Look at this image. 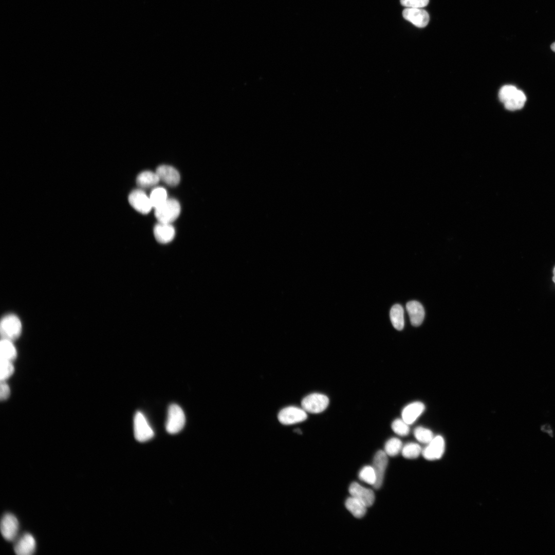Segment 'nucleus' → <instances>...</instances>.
<instances>
[{"label": "nucleus", "instance_id": "nucleus-27", "mask_svg": "<svg viewBox=\"0 0 555 555\" xmlns=\"http://www.w3.org/2000/svg\"><path fill=\"white\" fill-rule=\"evenodd\" d=\"M359 478L369 485H374L376 481V475L373 466H365L359 471Z\"/></svg>", "mask_w": 555, "mask_h": 555}, {"label": "nucleus", "instance_id": "nucleus-23", "mask_svg": "<svg viewBox=\"0 0 555 555\" xmlns=\"http://www.w3.org/2000/svg\"><path fill=\"white\" fill-rule=\"evenodd\" d=\"M402 447V443L400 439L397 437H392L385 442L384 452L388 456L394 457L401 451Z\"/></svg>", "mask_w": 555, "mask_h": 555}, {"label": "nucleus", "instance_id": "nucleus-29", "mask_svg": "<svg viewBox=\"0 0 555 555\" xmlns=\"http://www.w3.org/2000/svg\"><path fill=\"white\" fill-rule=\"evenodd\" d=\"M409 425L402 418H397L392 422L391 428L394 432L398 435L405 436L410 433Z\"/></svg>", "mask_w": 555, "mask_h": 555}, {"label": "nucleus", "instance_id": "nucleus-10", "mask_svg": "<svg viewBox=\"0 0 555 555\" xmlns=\"http://www.w3.org/2000/svg\"><path fill=\"white\" fill-rule=\"evenodd\" d=\"M128 201L136 210L144 214H147L152 207L150 198L140 189L135 190L130 194Z\"/></svg>", "mask_w": 555, "mask_h": 555}, {"label": "nucleus", "instance_id": "nucleus-18", "mask_svg": "<svg viewBox=\"0 0 555 555\" xmlns=\"http://www.w3.org/2000/svg\"><path fill=\"white\" fill-rule=\"evenodd\" d=\"M1 359L14 362L17 357V351L13 341L1 339L0 342Z\"/></svg>", "mask_w": 555, "mask_h": 555}, {"label": "nucleus", "instance_id": "nucleus-8", "mask_svg": "<svg viewBox=\"0 0 555 555\" xmlns=\"http://www.w3.org/2000/svg\"><path fill=\"white\" fill-rule=\"evenodd\" d=\"M445 449V442L440 435L434 436L433 439L422 449L421 454L428 460H435L440 459L443 455Z\"/></svg>", "mask_w": 555, "mask_h": 555}, {"label": "nucleus", "instance_id": "nucleus-15", "mask_svg": "<svg viewBox=\"0 0 555 555\" xmlns=\"http://www.w3.org/2000/svg\"><path fill=\"white\" fill-rule=\"evenodd\" d=\"M156 173L160 180L170 186H176L179 182L180 175L178 172L171 166L160 165L157 168Z\"/></svg>", "mask_w": 555, "mask_h": 555}, {"label": "nucleus", "instance_id": "nucleus-32", "mask_svg": "<svg viewBox=\"0 0 555 555\" xmlns=\"http://www.w3.org/2000/svg\"><path fill=\"white\" fill-rule=\"evenodd\" d=\"M11 395V388L7 381H1L0 399L1 401L7 400Z\"/></svg>", "mask_w": 555, "mask_h": 555}, {"label": "nucleus", "instance_id": "nucleus-33", "mask_svg": "<svg viewBox=\"0 0 555 555\" xmlns=\"http://www.w3.org/2000/svg\"><path fill=\"white\" fill-rule=\"evenodd\" d=\"M550 48L552 51L555 52V42L551 45Z\"/></svg>", "mask_w": 555, "mask_h": 555}, {"label": "nucleus", "instance_id": "nucleus-12", "mask_svg": "<svg viewBox=\"0 0 555 555\" xmlns=\"http://www.w3.org/2000/svg\"><path fill=\"white\" fill-rule=\"evenodd\" d=\"M350 496L356 498L367 507L373 505L375 502V496L373 491L365 488L357 482L352 483L348 489Z\"/></svg>", "mask_w": 555, "mask_h": 555}, {"label": "nucleus", "instance_id": "nucleus-25", "mask_svg": "<svg viewBox=\"0 0 555 555\" xmlns=\"http://www.w3.org/2000/svg\"><path fill=\"white\" fill-rule=\"evenodd\" d=\"M422 450L420 446L418 443L409 442L403 446L401 452L405 458L415 459L421 454Z\"/></svg>", "mask_w": 555, "mask_h": 555}, {"label": "nucleus", "instance_id": "nucleus-5", "mask_svg": "<svg viewBox=\"0 0 555 555\" xmlns=\"http://www.w3.org/2000/svg\"><path fill=\"white\" fill-rule=\"evenodd\" d=\"M278 418L282 424L289 425L304 421L307 419V415L303 408L288 406L279 412Z\"/></svg>", "mask_w": 555, "mask_h": 555}, {"label": "nucleus", "instance_id": "nucleus-31", "mask_svg": "<svg viewBox=\"0 0 555 555\" xmlns=\"http://www.w3.org/2000/svg\"><path fill=\"white\" fill-rule=\"evenodd\" d=\"M400 2L406 8H421L428 5L429 0H400Z\"/></svg>", "mask_w": 555, "mask_h": 555}, {"label": "nucleus", "instance_id": "nucleus-14", "mask_svg": "<svg viewBox=\"0 0 555 555\" xmlns=\"http://www.w3.org/2000/svg\"><path fill=\"white\" fill-rule=\"evenodd\" d=\"M425 410L424 403L414 401L406 405L401 412V418L409 425L413 424Z\"/></svg>", "mask_w": 555, "mask_h": 555}, {"label": "nucleus", "instance_id": "nucleus-3", "mask_svg": "<svg viewBox=\"0 0 555 555\" xmlns=\"http://www.w3.org/2000/svg\"><path fill=\"white\" fill-rule=\"evenodd\" d=\"M329 403V400L326 395L314 393L304 397L301 401V406L306 412L318 414L325 410Z\"/></svg>", "mask_w": 555, "mask_h": 555}, {"label": "nucleus", "instance_id": "nucleus-35", "mask_svg": "<svg viewBox=\"0 0 555 555\" xmlns=\"http://www.w3.org/2000/svg\"><path fill=\"white\" fill-rule=\"evenodd\" d=\"M552 280L554 282V283H555V275H553V276L552 278Z\"/></svg>", "mask_w": 555, "mask_h": 555}, {"label": "nucleus", "instance_id": "nucleus-2", "mask_svg": "<svg viewBox=\"0 0 555 555\" xmlns=\"http://www.w3.org/2000/svg\"><path fill=\"white\" fill-rule=\"evenodd\" d=\"M180 212V206L178 201L170 198L155 208V215L159 223L170 224L178 217Z\"/></svg>", "mask_w": 555, "mask_h": 555}, {"label": "nucleus", "instance_id": "nucleus-22", "mask_svg": "<svg viewBox=\"0 0 555 555\" xmlns=\"http://www.w3.org/2000/svg\"><path fill=\"white\" fill-rule=\"evenodd\" d=\"M526 101V97L523 91L518 89L515 94L504 103L506 109L515 110L523 107Z\"/></svg>", "mask_w": 555, "mask_h": 555}, {"label": "nucleus", "instance_id": "nucleus-30", "mask_svg": "<svg viewBox=\"0 0 555 555\" xmlns=\"http://www.w3.org/2000/svg\"><path fill=\"white\" fill-rule=\"evenodd\" d=\"M518 89L512 85H506L503 86L498 92V97L500 101L504 103L512 97L517 91Z\"/></svg>", "mask_w": 555, "mask_h": 555}, {"label": "nucleus", "instance_id": "nucleus-34", "mask_svg": "<svg viewBox=\"0 0 555 555\" xmlns=\"http://www.w3.org/2000/svg\"><path fill=\"white\" fill-rule=\"evenodd\" d=\"M295 432L299 434H302L301 431L300 429H296Z\"/></svg>", "mask_w": 555, "mask_h": 555}, {"label": "nucleus", "instance_id": "nucleus-11", "mask_svg": "<svg viewBox=\"0 0 555 555\" xmlns=\"http://www.w3.org/2000/svg\"><path fill=\"white\" fill-rule=\"evenodd\" d=\"M404 18L419 28L425 27L430 20L428 13L421 8H406L402 11Z\"/></svg>", "mask_w": 555, "mask_h": 555}, {"label": "nucleus", "instance_id": "nucleus-9", "mask_svg": "<svg viewBox=\"0 0 555 555\" xmlns=\"http://www.w3.org/2000/svg\"><path fill=\"white\" fill-rule=\"evenodd\" d=\"M387 464L388 455L384 451H378L373 461V467L376 475V481L373 487L376 489H379L382 485Z\"/></svg>", "mask_w": 555, "mask_h": 555}, {"label": "nucleus", "instance_id": "nucleus-20", "mask_svg": "<svg viewBox=\"0 0 555 555\" xmlns=\"http://www.w3.org/2000/svg\"><path fill=\"white\" fill-rule=\"evenodd\" d=\"M160 179L157 174L151 171H144L136 179L138 186L142 188H149L156 185Z\"/></svg>", "mask_w": 555, "mask_h": 555}, {"label": "nucleus", "instance_id": "nucleus-26", "mask_svg": "<svg viewBox=\"0 0 555 555\" xmlns=\"http://www.w3.org/2000/svg\"><path fill=\"white\" fill-rule=\"evenodd\" d=\"M414 435L418 441L427 445L429 443L434 437L431 430L421 426L417 427L414 429Z\"/></svg>", "mask_w": 555, "mask_h": 555}, {"label": "nucleus", "instance_id": "nucleus-1", "mask_svg": "<svg viewBox=\"0 0 555 555\" xmlns=\"http://www.w3.org/2000/svg\"><path fill=\"white\" fill-rule=\"evenodd\" d=\"M0 332L2 339L14 341L21 336L22 332L21 320L14 314L10 313L4 316L1 319Z\"/></svg>", "mask_w": 555, "mask_h": 555}, {"label": "nucleus", "instance_id": "nucleus-16", "mask_svg": "<svg viewBox=\"0 0 555 555\" xmlns=\"http://www.w3.org/2000/svg\"><path fill=\"white\" fill-rule=\"evenodd\" d=\"M406 309L412 325L414 326L420 325L425 314L424 309L421 304L416 301H409L406 304Z\"/></svg>", "mask_w": 555, "mask_h": 555}, {"label": "nucleus", "instance_id": "nucleus-19", "mask_svg": "<svg viewBox=\"0 0 555 555\" xmlns=\"http://www.w3.org/2000/svg\"><path fill=\"white\" fill-rule=\"evenodd\" d=\"M345 505L346 509L356 518H362L366 512L367 507L365 505L351 496L346 499Z\"/></svg>", "mask_w": 555, "mask_h": 555}, {"label": "nucleus", "instance_id": "nucleus-6", "mask_svg": "<svg viewBox=\"0 0 555 555\" xmlns=\"http://www.w3.org/2000/svg\"><path fill=\"white\" fill-rule=\"evenodd\" d=\"M134 436L136 440L144 442L154 436V432L140 412H137L134 419Z\"/></svg>", "mask_w": 555, "mask_h": 555}, {"label": "nucleus", "instance_id": "nucleus-13", "mask_svg": "<svg viewBox=\"0 0 555 555\" xmlns=\"http://www.w3.org/2000/svg\"><path fill=\"white\" fill-rule=\"evenodd\" d=\"M36 543L34 536L29 533L23 534L17 541L14 550L18 555H30L36 550Z\"/></svg>", "mask_w": 555, "mask_h": 555}, {"label": "nucleus", "instance_id": "nucleus-36", "mask_svg": "<svg viewBox=\"0 0 555 555\" xmlns=\"http://www.w3.org/2000/svg\"><path fill=\"white\" fill-rule=\"evenodd\" d=\"M553 275H555V267H554V268L553 269Z\"/></svg>", "mask_w": 555, "mask_h": 555}, {"label": "nucleus", "instance_id": "nucleus-7", "mask_svg": "<svg viewBox=\"0 0 555 555\" xmlns=\"http://www.w3.org/2000/svg\"><path fill=\"white\" fill-rule=\"evenodd\" d=\"M19 529V523L13 514H5L1 521V532L3 538L8 541L15 539Z\"/></svg>", "mask_w": 555, "mask_h": 555}, {"label": "nucleus", "instance_id": "nucleus-24", "mask_svg": "<svg viewBox=\"0 0 555 555\" xmlns=\"http://www.w3.org/2000/svg\"><path fill=\"white\" fill-rule=\"evenodd\" d=\"M167 193L165 189L162 187H157L152 190L150 194V199L152 207L156 208L167 199Z\"/></svg>", "mask_w": 555, "mask_h": 555}, {"label": "nucleus", "instance_id": "nucleus-4", "mask_svg": "<svg viewBox=\"0 0 555 555\" xmlns=\"http://www.w3.org/2000/svg\"><path fill=\"white\" fill-rule=\"evenodd\" d=\"M185 422V415L182 409L177 404H171L165 424L166 431L170 434H176L183 429Z\"/></svg>", "mask_w": 555, "mask_h": 555}, {"label": "nucleus", "instance_id": "nucleus-17", "mask_svg": "<svg viewBox=\"0 0 555 555\" xmlns=\"http://www.w3.org/2000/svg\"><path fill=\"white\" fill-rule=\"evenodd\" d=\"M154 234L156 239L159 243L166 244L174 238L175 230L170 224L159 223L154 227Z\"/></svg>", "mask_w": 555, "mask_h": 555}, {"label": "nucleus", "instance_id": "nucleus-21", "mask_svg": "<svg viewBox=\"0 0 555 555\" xmlns=\"http://www.w3.org/2000/svg\"><path fill=\"white\" fill-rule=\"evenodd\" d=\"M404 310L400 304H395L391 309L390 316L393 327L398 330H401L404 325Z\"/></svg>", "mask_w": 555, "mask_h": 555}, {"label": "nucleus", "instance_id": "nucleus-28", "mask_svg": "<svg viewBox=\"0 0 555 555\" xmlns=\"http://www.w3.org/2000/svg\"><path fill=\"white\" fill-rule=\"evenodd\" d=\"M13 362L7 360H0L1 381H7L13 375L15 371Z\"/></svg>", "mask_w": 555, "mask_h": 555}]
</instances>
